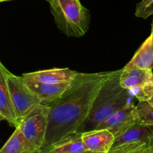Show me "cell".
<instances>
[{"label": "cell", "mask_w": 153, "mask_h": 153, "mask_svg": "<svg viewBox=\"0 0 153 153\" xmlns=\"http://www.w3.org/2000/svg\"><path fill=\"white\" fill-rule=\"evenodd\" d=\"M28 86L35 92L42 104H50L58 99L68 89L70 83L51 84L34 81H26Z\"/></svg>", "instance_id": "cell-12"}, {"label": "cell", "mask_w": 153, "mask_h": 153, "mask_svg": "<svg viewBox=\"0 0 153 153\" xmlns=\"http://www.w3.org/2000/svg\"><path fill=\"white\" fill-rule=\"evenodd\" d=\"M82 140V133H75L51 145L41 149L40 153H82L86 152Z\"/></svg>", "instance_id": "cell-11"}, {"label": "cell", "mask_w": 153, "mask_h": 153, "mask_svg": "<svg viewBox=\"0 0 153 153\" xmlns=\"http://www.w3.org/2000/svg\"><path fill=\"white\" fill-rule=\"evenodd\" d=\"M77 74L78 72L69 68H52L23 74L21 76L26 81L59 84L70 83Z\"/></svg>", "instance_id": "cell-8"}, {"label": "cell", "mask_w": 153, "mask_h": 153, "mask_svg": "<svg viewBox=\"0 0 153 153\" xmlns=\"http://www.w3.org/2000/svg\"><path fill=\"white\" fill-rule=\"evenodd\" d=\"M7 70L0 62V114L10 126L17 128V121L7 82Z\"/></svg>", "instance_id": "cell-10"}, {"label": "cell", "mask_w": 153, "mask_h": 153, "mask_svg": "<svg viewBox=\"0 0 153 153\" xmlns=\"http://www.w3.org/2000/svg\"><path fill=\"white\" fill-rule=\"evenodd\" d=\"M149 82H153L152 71L139 68L122 69L120 83L124 89L130 90Z\"/></svg>", "instance_id": "cell-14"}, {"label": "cell", "mask_w": 153, "mask_h": 153, "mask_svg": "<svg viewBox=\"0 0 153 153\" xmlns=\"http://www.w3.org/2000/svg\"><path fill=\"white\" fill-rule=\"evenodd\" d=\"M2 120H4L3 117H2V115L0 114V123H1V121H2Z\"/></svg>", "instance_id": "cell-22"}, {"label": "cell", "mask_w": 153, "mask_h": 153, "mask_svg": "<svg viewBox=\"0 0 153 153\" xmlns=\"http://www.w3.org/2000/svg\"><path fill=\"white\" fill-rule=\"evenodd\" d=\"M54 20L61 32L68 37L80 38L89 30L90 14L80 0H51Z\"/></svg>", "instance_id": "cell-3"}, {"label": "cell", "mask_w": 153, "mask_h": 153, "mask_svg": "<svg viewBox=\"0 0 153 153\" xmlns=\"http://www.w3.org/2000/svg\"><path fill=\"white\" fill-rule=\"evenodd\" d=\"M49 111L50 107L48 104L37 106L26 115L17 127L38 152L43 147L45 140Z\"/></svg>", "instance_id": "cell-6"}, {"label": "cell", "mask_w": 153, "mask_h": 153, "mask_svg": "<svg viewBox=\"0 0 153 153\" xmlns=\"http://www.w3.org/2000/svg\"><path fill=\"white\" fill-rule=\"evenodd\" d=\"M5 1H9V0H0V2H5Z\"/></svg>", "instance_id": "cell-25"}, {"label": "cell", "mask_w": 153, "mask_h": 153, "mask_svg": "<svg viewBox=\"0 0 153 153\" xmlns=\"http://www.w3.org/2000/svg\"><path fill=\"white\" fill-rule=\"evenodd\" d=\"M148 153H153V135L151 137L149 140V147H148Z\"/></svg>", "instance_id": "cell-19"}, {"label": "cell", "mask_w": 153, "mask_h": 153, "mask_svg": "<svg viewBox=\"0 0 153 153\" xmlns=\"http://www.w3.org/2000/svg\"><path fill=\"white\" fill-rule=\"evenodd\" d=\"M123 68H139L144 70L153 69V33L146 39L137 51L131 61Z\"/></svg>", "instance_id": "cell-13"}, {"label": "cell", "mask_w": 153, "mask_h": 153, "mask_svg": "<svg viewBox=\"0 0 153 153\" xmlns=\"http://www.w3.org/2000/svg\"><path fill=\"white\" fill-rule=\"evenodd\" d=\"M152 33H153V21H152V31H151Z\"/></svg>", "instance_id": "cell-24"}, {"label": "cell", "mask_w": 153, "mask_h": 153, "mask_svg": "<svg viewBox=\"0 0 153 153\" xmlns=\"http://www.w3.org/2000/svg\"><path fill=\"white\" fill-rule=\"evenodd\" d=\"M36 153H40V152H36ZM82 153H95V152H92L86 151V152H82Z\"/></svg>", "instance_id": "cell-23"}, {"label": "cell", "mask_w": 153, "mask_h": 153, "mask_svg": "<svg viewBox=\"0 0 153 153\" xmlns=\"http://www.w3.org/2000/svg\"><path fill=\"white\" fill-rule=\"evenodd\" d=\"M45 1H47V2H50L51 1V0H45Z\"/></svg>", "instance_id": "cell-26"}, {"label": "cell", "mask_w": 153, "mask_h": 153, "mask_svg": "<svg viewBox=\"0 0 153 153\" xmlns=\"http://www.w3.org/2000/svg\"><path fill=\"white\" fill-rule=\"evenodd\" d=\"M153 14V0H142L137 5L135 16L146 19Z\"/></svg>", "instance_id": "cell-18"}, {"label": "cell", "mask_w": 153, "mask_h": 153, "mask_svg": "<svg viewBox=\"0 0 153 153\" xmlns=\"http://www.w3.org/2000/svg\"><path fill=\"white\" fill-rule=\"evenodd\" d=\"M136 109L139 123L153 127V106L146 101H138Z\"/></svg>", "instance_id": "cell-16"}, {"label": "cell", "mask_w": 153, "mask_h": 153, "mask_svg": "<svg viewBox=\"0 0 153 153\" xmlns=\"http://www.w3.org/2000/svg\"><path fill=\"white\" fill-rule=\"evenodd\" d=\"M153 135V127L137 123L114 138L107 153H130L148 151L149 143Z\"/></svg>", "instance_id": "cell-5"}, {"label": "cell", "mask_w": 153, "mask_h": 153, "mask_svg": "<svg viewBox=\"0 0 153 153\" xmlns=\"http://www.w3.org/2000/svg\"><path fill=\"white\" fill-rule=\"evenodd\" d=\"M130 153H148L146 152H130Z\"/></svg>", "instance_id": "cell-21"}, {"label": "cell", "mask_w": 153, "mask_h": 153, "mask_svg": "<svg viewBox=\"0 0 153 153\" xmlns=\"http://www.w3.org/2000/svg\"><path fill=\"white\" fill-rule=\"evenodd\" d=\"M147 102H148L149 104H151V105H152V106H153V95H152L151 98H150L148 100V101H147Z\"/></svg>", "instance_id": "cell-20"}, {"label": "cell", "mask_w": 153, "mask_h": 153, "mask_svg": "<svg viewBox=\"0 0 153 153\" xmlns=\"http://www.w3.org/2000/svg\"><path fill=\"white\" fill-rule=\"evenodd\" d=\"M114 138L113 134L106 129H95L82 133V140L86 150L95 153H107Z\"/></svg>", "instance_id": "cell-9"}, {"label": "cell", "mask_w": 153, "mask_h": 153, "mask_svg": "<svg viewBox=\"0 0 153 153\" xmlns=\"http://www.w3.org/2000/svg\"><path fill=\"white\" fill-rule=\"evenodd\" d=\"M7 82L11 102L15 112L17 126L29 113L42 104L36 94L28 86L22 76H16L7 70Z\"/></svg>", "instance_id": "cell-4"}, {"label": "cell", "mask_w": 153, "mask_h": 153, "mask_svg": "<svg viewBox=\"0 0 153 153\" xmlns=\"http://www.w3.org/2000/svg\"><path fill=\"white\" fill-rule=\"evenodd\" d=\"M38 150L26 139L18 128L8 140L0 153H36Z\"/></svg>", "instance_id": "cell-15"}, {"label": "cell", "mask_w": 153, "mask_h": 153, "mask_svg": "<svg viewBox=\"0 0 153 153\" xmlns=\"http://www.w3.org/2000/svg\"><path fill=\"white\" fill-rule=\"evenodd\" d=\"M137 123L136 105L131 102L110 115L95 129H106L117 137Z\"/></svg>", "instance_id": "cell-7"}, {"label": "cell", "mask_w": 153, "mask_h": 153, "mask_svg": "<svg viewBox=\"0 0 153 153\" xmlns=\"http://www.w3.org/2000/svg\"><path fill=\"white\" fill-rule=\"evenodd\" d=\"M113 73L114 71L78 73L62 95L48 104L50 111L42 148L76 133L88 117L100 88Z\"/></svg>", "instance_id": "cell-1"}, {"label": "cell", "mask_w": 153, "mask_h": 153, "mask_svg": "<svg viewBox=\"0 0 153 153\" xmlns=\"http://www.w3.org/2000/svg\"><path fill=\"white\" fill-rule=\"evenodd\" d=\"M122 69L114 71L111 76L100 88L88 117L76 133H85L95 130L113 113L130 104L131 95L120 83Z\"/></svg>", "instance_id": "cell-2"}, {"label": "cell", "mask_w": 153, "mask_h": 153, "mask_svg": "<svg viewBox=\"0 0 153 153\" xmlns=\"http://www.w3.org/2000/svg\"><path fill=\"white\" fill-rule=\"evenodd\" d=\"M131 95H134L138 101H146L151 98L153 95V82L146 83L141 86H136L129 90Z\"/></svg>", "instance_id": "cell-17"}]
</instances>
